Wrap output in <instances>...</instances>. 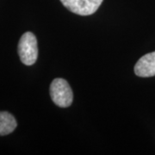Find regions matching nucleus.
Here are the masks:
<instances>
[{
  "instance_id": "nucleus-1",
  "label": "nucleus",
  "mask_w": 155,
  "mask_h": 155,
  "mask_svg": "<svg viewBox=\"0 0 155 155\" xmlns=\"http://www.w3.org/2000/svg\"><path fill=\"white\" fill-rule=\"evenodd\" d=\"M50 96L56 105L67 108L73 100L72 91L69 84L64 78H55L50 85Z\"/></svg>"
},
{
  "instance_id": "nucleus-2",
  "label": "nucleus",
  "mask_w": 155,
  "mask_h": 155,
  "mask_svg": "<svg viewBox=\"0 0 155 155\" xmlns=\"http://www.w3.org/2000/svg\"><path fill=\"white\" fill-rule=\"evenodd\" d=\"M18 54L21 61L26 66L35 63L38 56V48L37 41L33 33L26 32L22 35L18 43Z\"/></svg>"
},
{
  "instance_id": "nucleus-3",
  "label": "nucleus",
  "mask_w": 155,
  "mask_h": 155,
  "mask_svg": "<svg viewBox=\"0 0 155 155\" xmlns=\"http://www.w3.org/2000/svg\"><path fill=\"white\" fill-rule=\"evenodd\" d=\"M104 0H61L67 10L79 16L92 15L98 10Z\"/></svg>"
},
{
  "instance_id": "nucleus-4",
  "label": "nucleus",
  "mask_w": 155,
  "mask_h": 155,
  "mask_svg": "<svg viewBox=\"0 0 155 155\" xmlns=\"http://www.w3.org/2000/svg\"><path fill=\"white\" fill-rule=\"evenodd\" d=\"M134 73L142 78L155 76V52L143 55L134 66Z\"/></svg>"
},
{
  "instance_id": "nucleus-5",
  "label": "nucleus",
  "mask_w": 155,
  "mask_h": 155,
  "mask_svg": "<svg viewBox=\"0 0 155 155\" xmlns=\"http://www.w3.org/2000/svg\"><path fill=\"white\" fill-rule=\"evenodd\" d=\"M17 127V121L11 113L0 111V135H7L12 133Z\"/></svg>"
}]
</instances>
